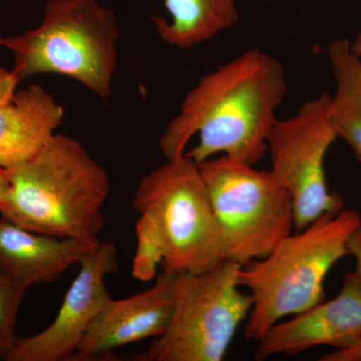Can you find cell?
I'll list each match as a JSON object with an SVG mask.
<instances>
[{"instance_id":"3957f363","label":"cell","mask_w":361,"mask_h":361,"mask_svg":"<svg viewBox=\"0 0 361 361\" xmlns=\"http://www.w3.org/2000/svg\"><path fill=\"white\" fill-rule=\"evenodd\" d=\"M361 221L355 210L329 213L282 239L265 257L241 266L240 286L253 297L244 327L246 341L258 342L281 318L325 300L324 280L348 255L349 236Z\"/></svg>"},{"instance_id":"7c38bea8","label":"cell","mask_w":361,"mask_h":361,"mask_svg":"<svg viewBox=\"0 0 361 361\" xmlns=\"http://www.w3.org/2000/svg\"><path fill=\"white\" fill-rule=\"evenodd\" d=\"M18 80L0 68V167L13 169L37 155L56 135L65 110L39 85L18 90Z\"/></svg>"},{"instance_id":"277c9868","label":"cell","mask_w":361,"mask_h":361,"mask_svg":"<svg viewBox=\"0 0 361 361\" xmlns=\"http://www.w3.org/2000/svg\"><path fill=\"white\" fill-rule=\"evenodd\" d=\"M120 28L110 7L97 0H49L44 20L20 35L0 37L13 54L18 82L37 75H63L99 99L111 97Z\"/></svg>"},{"instance_id":"2e32d148","label":"cell","mask_w":361,"mask_h":361,"mask_svg":"<svg viewBox=\"0 0 361 361\" xmlns=\"http://www.w3.org/2000/svg\"><path fill=\"white\" fill-rule=\"evenodd\" d=\"M137 249L133 260L132 275L137 280L149 282L156 277L165 257V247L158 226L151 216L140 214L135 224Z\"/></svg>"},{"instance_id":"6da1fadb","label":"cell","mask_w":361,"mask_h":361,"mask_svg":"<svg viewBox=\"0 0 361 361\" xmlns=\"http://www.w3.org/2000/svg\"><path fill=\"white\" fill-rule=\"evenodd\" d=\"M286 94L283 66L252 49L208 73L188 92L160 137L166 160L196 163L222 154L255 166L268 151L276 110Z\"/></svg>"},{"instance_id":"4fadbf2b","label":"cell","mask_w":361,"mask_h":361,"mask_svg":"<svg viewBox=\"0 0 361 361\" xmlns=\"http://www.w3.org/2000/svg\"><path fill=\"white\" fill-rule=\"evenodd\" d=\"M99 240L61 238L0 220V270L21 288L49 284L99 244Z\"/></svg>"},{"instance_id":"5b68a950","label":"cell","mask_w":361,"mask_h":361,"mask_svg":"<svg viewBox=\"0 0 361 361\" xmlns=\"http://www.w3.org/2000/svg\"><path fill=\"white\" fill-rule=\"evenodd\" d=\"M241 264L225 259L207 272L174 273V308L167 329L137 361H221L248 318L253 297L240 291Z\"/></svg>"},{"instance_id":"30bf717a","label":"cell","mask_w":361,"mask_h":361,"mask_svg":"<svg viewBox=\"0 0 361 361\" xmlns=\"http://www.w3.org/2000/svg\"><path fill=\"white\" fill-rule=\"evenodd\" d=\"M361 342V278L355 271L344 275L338 295L320 301L287 322L275 323L262 338L254 360L270 356H293L316 346L334 350L355 348Z\"/></svg>"},{"instance_id":"5bb4252c","label":"cell","mask_w":361,"mask_h":361,"mask_svg":"<svg viewBox=\"0 0 361 361\" xmlns=\"http://www.w3.org/2000/svg\"><path fill=\"white\" fill-rule=\"evenodd\" d=\"M171 20L153 16L157 33L180 49L203 44L236 25L235 0H164Z\"/></svg>"},{"instance_id":"ba28073f","label":"cell","mask_w":361,"mask_h":361,"mask_svg":"<svg viewBox=\"0 0 361 361\" xmlns=\"http://www.w3.org/2000/svg\"><path fill=\"white\" fill-rule=\"evenodd\" d=\"M330 97L323 94L292 118L277 120L268 137L271 172L291 195L297 232L344 209L343 199L329 191L325 175V157L338 137L330 120Z\"/></svg>"},{"instance_id":"ffe728a7","label":"cell","mask_w":361,"mask_h":361,"mask_svg":"<svg viewBox=\"0 0 361 361\" xmlns=\"http://www.w3.org/2000/svg\"><path fill=\"white\" fill-rule=\"evenodd\" d=\"M9 180L6 169L0 167V208L6 201L8 193Z\"/></svg>"},{"instance_id":"44dd1931","label":"cell","mask_w":361,"mask_h":361,"mask_svg":"<svg viewBox=\"0 0 361 361\" xmlns=\"http://www.w3.org/2000/svg\"><path fill=\"white\" fill-rule=\"evenodd\" d=\"M351 49L361 61V32L358 35L357 39H355V44H351Z\"/></svg>"},{"instance_id":"9c48e42d","label":"cell","mask_w":361,"mask_h":361,"mask_svg":"<svg viewBox=\"0 0 361 361\" xmlns=\"http://www.w3.org/2000/svg\"><path fill=\"white\" fill-rule=\"evenodd\" d=\"M80 265L54 322L35 336L18 338L6 361L73 360L90 324L111 299L106 277L118 267L116 246L99 242Z\"/></svg>"},{"instance_id":"e0dca14e","label":"cell","mask_w":361,"mask_h":361,"mask_svg":"<svg viewBox=\"0 0 361 361\" xmlns=\"http://www.w3.org/2000/svg\"><path fill=\"white\" fill-rule=\"evenodd\" d=\"M25 292L0 270V358L4 360H7L18 341L16 319Z\"/></svg>"},{"instance_id":"ac0fdd59","label":"cell","mask_w":361,"mask_h":361,"mask_svg":"<svg viewBox=\"0 0 361 361\" xmlns=\"http://www.w3.org/2000/svg\"><path fill=\"white\" fill-rule=\"evenodd\" d=\"M348 255L355 260V272L361 278V221L351 233L348 241Z\"/></svg>"},{"instance_id":"52a82bcc","label":"cell","mask_w":361,"mask_h":361,"mask_svg":"<svg viewBox=\"0 0 361 361\" xmlns=\"http://www.w3.org/2000/svg\"><path fill=\"white\" fill-rule=\"evenodd\" d=\"M219 223L226 259L265 257L294 227L291 195L270 171L229 157L198 164Z\"/></svg>"},{"instance_id":"8992f818","label":"cell","mask_w":361,"mask_h":361,"mask_svg":"<svg viewBox=\"0 0 361 361\" xmlns=\"http://www.w3.org/2000/svg\"><path fill=\"white\" fill-rule=\"evenodd\" d=\"M133 207L155 221L165 247L163 270L199 274L226 259L219 223L198 163L186 154L145 176Z\"/></svg>"},{"instance_id":"7a4b0ae2","label":"cell","mask_w":361,"mask_h":361,"mask_svg":"<svg viewBox=\"0 0 361 361\" xmlns=\"http://www.w3.org/2000/svg\"><path fill=\"white\" fill-rule=\"evenodd\" d=\"M6 170L1 218L40 234L99 240L110 179L78 140L56 134L32 160Z\"/></svg>"},{"instance_id":"d6986e66","label":"cell","mask_w":361,"mask_h":361,"mask_svg":"<svg viewBox=\"0 0 361 361\" xmlns=\"http://www.w3.org/2000/svg\"><path fill=\"white\" fill-rule=\"evenodd\" d=\"M322 361H361V342L355 348L334 350L319 358Z\"/></svg>"},{"instance_id":"9a60e30c","label":"cell","mask_w":361,"mask_h":361,"mask_svg":"<svg viewBox=\"0 0 361 361\" xmlns=\"http://www.w3.org/2000/svg\"><path fill=\"white\" fill-rule=\"evenodd\" d=\"M327 54L336 80V94L330 97V120L361 164V61L345 39L331 42Z\"/></svg>"},{"instance_id":"8fae6325","label":"cell","mask_w":361,"mask_h":361,"mask_svg":"<svg viewBox=\"0 0 361 361\" xmlns=\"http://www.w3.org/2000/svg\"><path fill=\"white\" fill-rule=\"evenodd\" d=\"M173 275L163 270L148 290L118 300L111 298L90 324L73 357L97 360L116 348L161 336L174 308Z\"/></svg>"}]
</instances>
